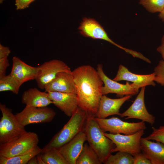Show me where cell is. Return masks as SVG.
Wrapping results in <instances>:
<instances>
[{
	"mask_svg": "<svg viewBox=\"0 0 164 164\" xmlns=\"http://www.w3.org/2000/svg\"><path fill=\"white\" fill-rule=\"evenodd\" d=\"M35 0H15V5L17 10H22L28 8Z\"/></svg>",
	"mask_w": 164,
	"mask_h": 164,
	"instance_id": "4dcf8cb0",
	"label": "cell"
},
{
	"mask_svg": "<svg viewBox=\"0 0 164 164\" xmlns=\"http://www.w3.org/2000/svg\"><path fill=\"white\" fill-rule=\"evenodd\" d=\"M37 134L26 132L0 144V156L10 158L30 152L38 146Z\"/></svg>",
	"mask_w": 164,
	"mask_h": 164,
	"instance_id": "277c9868",
	"label": "cell"
},
{
	"mask_svg": "<svg viewBox=\"0 0 164 164\" xmlns=\"http://www.w3.org/2000/svg\"><path fill=\"white\" fill-rule=\"evenodd\" d=\"M104 164H133V157L128 153L118 151L114 155L111 154Z\"/></svg>",
	"mask_w": 164,
	"mask_h": 164,
	"instance_id": "d4e9b609",
	"label": "cell"
},
{
	"mask_svg": "<svg viewBox=\"0 0 164 164\" xmlns=\"http://www.w3.org/2000/svg\"><path fill=\"white\" fill-rule=\"evenodd\" d=\"M9 65L8 57L0 59V78L6 75V70Z\"/></svg>",
	"mask_w": 164,
	"mask_h": 164,
	"instance_id": "f546056e",
	"label": "cell"
},
{
	"mask_svg": "<svg viewBox=\"0 0 164 164\" xmlns=\"http://www.w3.org/2000/svg\"><path fill=\"white\" fill-rule=\"evenodd\" d=\"M139 3L152 13L160 12L164 8V0H139Z\"/></svg>",
	"mask_w": 164,
	"mask_h": 164,
	"instance_id": "484cf974",
	"label": "cell"
},
{
	"mask_svg": "<svg viewBox=\"0 0 164 164\" xmlns=\"http://www.w3.org/2000/svg\"><path fill=\"white\" fill-rule=\"evenodd\" d=\"M145 87L141 91L131 105L124 112L121 113V117H126L125 119L135 118L153 125L155 118L147 111L144 103V93Z\"/></svg>",
	"mask_w": 164,
	"mask_h": 164,
	"instance_id": "8fae6325",
	"label": "cell"
},
{
	"mask_svg": "<svg viewBox=\"0 0 164 164\" xmlns=\"http://www.w3.org/2000/svg\"><path fill=\"white\" fill-rule=\"evenodd\" d=\"M140 143L141 152L152 164H164V144L142 137Z\"/></svg>",
	"mask_w": 164,
	"mask_h": 164,
	"instance_id": "d6986e66",
	"label": "cell"
},
{
	"mask_svg": "<svg viewBox=\"0 0 164 164\" xmlns=\"http://www.w3.org/2000/svg\"><path fill=\"white\" fill-rule=\"evenodd\" d=\"M46 92H61L76 94L75 83L72 73L62 71L58 73L55 77L45 86Z\"/></svg>",
	"mask_w": 164,
	"mask_h": 164,
	"instance_id": "2e32d148",
	"label": "cell"
},
{
	"mask_svg": "<svg viewBox=\"0 0 164 164\" xmlns=\"http://www.w3.org/2000/svg\"><path fill=\"white\" fill-rule=\"evenodd\" d=\"M21 85L9 74L0 78V91H10L17 94Z\"/></svg>",
	"mask_w": 164,
	"mask_h": 164,
	"instance_id": "cb8c5ba5",
	"label": "cell"
},
{
	"mask_svg": "<svg viewBox=\"0 0 164 164\" xmlns=\"http://www.w3.org/2000/svg\"><path fill=\"white\" fill-rule=\"evenodd\" d=\"M157 50L161 54L163 60H164V35L162 38L161 44L157 48Z\"/></svg>",
	"mask_w": 164,
	"mask_h": 164,
	"instance_id": "d6a6232c",
	"label": "cell"
},
{
	"mask_svg": "<svg viewBox=\"0 0 164 164\" xmlns=\"http://www.w3.org/2000/svg\"><path fill=\"white\" fill-rule=\"evenodd\" d=\"M0 110L2 114L0 121V144L27 132L12 113L11 109L0 103Z\"/></svg>",
	"mask_w": 164,
	"mask_h": 164,
	"instance_id": "5b68a950",
	"label": "cell"
},
{
	"mask_svg": "<svg viewBox=\"0 0 164 164\" xmlns=\"http://www.w3.org/2000/svg\"><path fill=\"white\" fill-rule=\"evenodd\" d=\"M56 114L54 110L47 106L35 108L26 106L22 111L15 115L20 124L25 127L32 124L50 122Z\"/></svg>",
	"mask_w": 164,
	"mask_h": 164,
	"instance_id": "ba28073f",
	"label": "cell"
},
{
	"mask_svg": "<svg viewBox=\"0 0 164 164\" xmlns=\"http://www.w3.org/2000/svg\"><path fill=\"white\" fill-rule=\"evenodd\" d=\"M155 78L154 72L146 75L135 74L129 71L127 67L120 64L117 73L113 80L116 81L126 80L131 82L141 88L148 85L155 86Z\"/></svg>",
	"mask_w": 164,
	"mask_h": 164,
	"instance_id": "e0dca14e",
	"label": "cell"
},
{
	"mask_svg": "<svg viewBox=\"0 0 164 164\" xmlns=\"http://www.w3.org/2000/svg\"><path fill=\"white\" fill-rule=\"evenodd\" d=\"M4 0H0V3H2Z\"/></svg>",
	"mask_w": 164,
	"mask_h": 164,
	"instance_id": "d590c367",
	"label": "cell"
},
{
	"mask_svg": "<svg viewBox=\"0 0 164 164\" xmlns=\"http://www.w3.org/2000/svg\"><path fill=\"white\" fill-rule=\"evenodd\" d=\"M11 75L21 86L29 80L35 79L38 73V67L30 66L16 56L13 57Z\"/></svg>",
	"mask_w": 164,
	"mask_h": 164,
	"instance_id": "9a60e30c",
	"label": "cell"
},
{
	"mask_svg": "<svg viewBox=\"0 0 164 164\" xmlns=\"http://www.w3.org/2000/svg\"><path fill=\"white\" fill-rule=\"evenodd\" d=\"M80 34L84 36L94 39H101L106 41L128 53L131 52V49L124 48L114 42L111 39L103 27L95 19L85 18L78 27Z\"/></svg>",
	"mask_w": 164,
	"mask_h": 164,
	"instance_id": "7c38bea8",
	"label": "cell"
},
{
	"mask_svg": "<svg viewBox=\"0 0 164 164\" xmlns=\"http://www.w3.org/2000/svg\"><path fill=\"white\" fill-rule=\"evenodd\" d=\"M155 78L154 81L161 85L164 86V60H160L155 68Z\"/></svg>",
	"mask_w": 164,
	"mask_h": 164,
	"instance_id": "83f0119b",
	"label": "cell"
},
{
	"mask_svg": "<svg viewBox=\"0 0 164 164\" xmlns=\"http://www.w3.org/2000/svg\"><path fill=\"white\" fill-rule=\"evenodd\" d=\"M37 156V155L35 156L31 159L28 162L27 164H38V161Z\"/></svg>",
	"mask_w": 164,
	"mask_h": 164,
	"instance_id": "836d02e7",
	"label": "cell"
},
{
	"mask_svg": "<svg viewBox=\"0 0 164 164\" xmlns=\"http://www.w3.org/2000/svg\"><path fill=\"white\" fill-rule=\"evenodd\" d=\"M152 133L145 138L148 140H153L164 144V125L158 128L152 127Z\"/></svg>",
	"mask_w": 164,
	"mask_h": 164,
	"instance_id": "4316f807",
	"label": "cell"
},
{
	"mask_svg": "<svg viewBox=\"0 0 164 164\" xmlns=\"http://www.w3.org/2000/svg\"><path fill=\"white\" fill-rule=\"evenodd\" d=\"M97 70L104 84L101 89L103 95L114 93L122 97L125 95L132 96L138 93L140 88L134 83L127 82L125 84H122L109 78L104 72L102 64L97 65Z\"/></svg>",
	"mask_w": 164,
	"mask_h": 164,
	"instance_id": "9c48e42d",
	"label": "cell"
},
{
	"mask_svg": "<svg viewBox=\"0 0 164 164\" xmlns=\"http://www.w3.org/2000/svg\"><path fill=\"white\" fill-rule=\"evenodd\" d=\"M144 133L143 130L129 135L114 134L104 132V135L115 145V147L112 150V153L125 152L133 156L141 152L140 140Z\"/></svg>",
	"mask_w": 164,
	"mask_h": 164,
	"instance_id": "52a82bcc",
	"label": "cell"
},
{
	"mask_svg": "<svg viewBox=\"0 0 164 164\" xmlns=\"http://www.w3.org/2000/svg\"><path fill=\"white\" fill-rule=\"evenodd\" d=\"M159 16L162 21H164V8L160 12Z\"/></svg>",
	"mask_w": 164,
	"mask_h": 164,
	"instance_id": "e575fe53",
	"label": "cell"
},
{
	"mask_svg": "<svg viewBox=\"0 0 164 164\" xmlns=\"http://www.w3.org/2000/svg\"><path fill=\"white\" fill-rule=\"evenodd\" d=\"M87 137L84 130L78 133L73 139L57 149L63 156L67 164H76Z\"/></svg>",
	"mask_w": 164,
	"mask_h": 164,
	"instance_id": "5bb4252c",
	"label": "cell"
},
{
	"mask_svg": "<svg viewBox=\"0 0 164 164\" xmlns=\"http://www.w3.org/2000/svg\"><path fill=\"white\" fill-rule=\"evenodd\" d=\"M84 130L89 145L97 154L102 163L104 164L115 147V145L104 135L94 115L87 113Z\"/></svg>",
	"mask_w": 164,
	"mask_h": 164,
	"instance_id": "7a4b0ae2",
	"label": "cell"
},
{
	"mask_svg": "<svg viewBox=\"0 0 164 164\" xmlns=\"http://www.w3.org/2000/svg\"><path fill=\"white\" fill-rule=\"evenodd\" d=\"M22 103L26 106L35 108L47 107L53 104L47 92L41 91L36 88L29 89L23 92Z\"/></svg>",
	"mask_w": 164,
	"mask_h": 164,
	"instance_id": "ffe728a7",
	"label": "cell"
},
{
	"mask_svg": "<svg viewBox=\"0 0 164 164\" xmlns=\"http://www.w3.org/2000/svg\"><path fill=\"white\" fill-rule=\"evenodd\" d=\"M132 96L125 95L117 99H112L103 95L101 97L98 111L95 117L105 119L111 115H120L119 109L126 101L130 99Z\"/></svg>",
	"mask_w": 164,
	"mask_h": 164,
	"instance_id": "ac0fdd59",
	"label": "cell"
},
{
	"mask_svg": "<svg viewBox=\"0 0 164 164\" xmlns=\"http://www.w3.org/2000/svg\"><path fill=\"white\" fill-rule=\"evenodd\" d=\"M79 106L95 116L99 108L103 82L97 70L90 65H83L72 72Z\"/></svg>",
	"mask_w": 164,
	"mask_h": 164,
	"instance_id": "6da1fadb",
	"label": "cell"
},
{
	"mask_svg": "<svg viewBox=\"0 0 164 164\" xmlns=\"http://www.w3.org/2000/svg\"><path fill=\"white\" fill-rule=\"evenodd\" d=\"M100 127L104 132L116 134H123L129 135L141 130H145L146 127L144 122H128L123 121L118 117H113L108 119H101L95 117Z\"/></svg>",
	"mask_w": 164,
	"mask_h": 164,
	"instance_id": "8992f818",
	"label": "cell"
},
{
	"mask_svg": "<svg viewBox=\"0 0 164 164\" xmlns=\"http://www.w3.org/2000/svg\"><path fill=\"white\" fill-rule=\"evenodd\" d=\"M41 153L40 156L45 164H67L57 149H48Z\"/></svg>",
	"mask_w": 164,
	"mask_h": 164,
	"instance_id": "603a6c76",
	"label": "cell"
},
{
	"mask_svg": "<svg viewBox=\"0 0 164 164\" xmlns=\"http://www.w3.org/2000/svg\"><path fill=\"white\" fill-rule=\"evenodd\" d=\"M38 67L39 71L35 80L38 87L42 89H44L58 73L64 71L71 73L72 72L64 62L56 59L46 62Z\"/></svg>",
	"mask_w": 164,
	"mask_h": 164,
	"instance_id": "30bf717a",
	"label": "cell"
},
{
	"mask_svg": "<svg viewBox=\"0 0 164 164\" xmlns=\"http://www.w3.org/2000/svg\"><path fill=\"white\" fill-rule=\"evenodd\" d=\"M87 115V113L79 107L62 129L42 149V152L60 147L84 130Z\"/></svg>",
	"mask_w": 164,
	"mask_h": 164,
	"instance_id": "3957f363",
	"label": "cell"
},
{
	"mask_svg": "<svg viewBox=\"0 0 164 164\" xmlns=\"http://www.w3.org/2000/svg\"><path fill=\"white\" fill-rule=\"evenodd\" d=\"M133 157V164H152L150 161L142 152L138 153Z\"/></svg>",
	"mask_w": 164,
	"mask_h": 164,
	"instance_id": "f1b7e54d",
	"label": "cell"
},
{
	"mask_svg": "<svg viewBox=\"0 0 164 164\" xmlns=\"http://www.w3.org/2000/svg\"><path fill=\"white\" fill-rule=\"evenodd\" d=\"M42 152L38 146L29 152L22 154L7 158L0 156V164H26L33 157Z\"/></svg>",
	"mask_w": 164,
	"mask_h": 164,
	"instance_id": "7402d4cb",
	"label": "cell"
},
{
	"mask_svg": "<svg viewBox=\"0 0 164 164\" xmlns=\"http://www.w3.org/2000/svg\"><path fill=\"white\" fill-rule=\"evenodd\" d=\"M102 163L95 151L87 143H84L77 158L76 164H101Z\"/></svg>",
	"mask_w": 164,
	"mask_h": 164,
	"instance_id": "44dd1931",
	"label": "cell"
},
{
	"mask_svg": "<svg viewBox=\"0 0 164 164\" xmlns=\"http://www.w3.org/2000/svg\"><path fill=\"white\" fill-rule=\"evenodd\" d=\"M53 104L69 117L79 107L76 94L57 92H47Z\"/></svg>",
	"mask_w": 164,
	"mask_h": 164,
	"instance_id": "4fadbf2b",
	"label": "cell"
},
{
	"mask_svg": "<svg viewBox=\"0 0 164 164\" xmlns=\"http://www.w3.org/2000/svg\"><path fill=\"white\" fill-rule=\"evenodd\" d=\"M10 52L9 47L0 44V59L8 57Z\"/></svg>",
	"mask_w": 164,
	"mask_h": 164,
	"instance_id": "1f68e13d",
	"label": "cell"
}]
</instances>
